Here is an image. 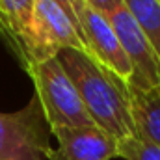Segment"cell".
Here are the masks:
<instances>
[{
	"instance_id": "6da1fadb",
	"label": "cell",
	"mask_w": 160,
	"mask_h": 160,
	"mask_svg": "<svg viewBox=\"0 0 160 160\" xmlns=\"http://www.w3.org/2000/svg\"><path fill=\"white\" fill-rule=\"evenodd\" d=\"M56 58L75 84L80 101L97 128L104 130L116 140H125L138 134L125 84L95 63L84 50L67 48Z\"/></svg>"
},
{
	"instance_id": "7a4b0ae2",
	"label": "cell",
	"mask_w": 160,
	"mask_h": 160,
	"mask_svg": "<svg viewBox=\"0 0 160 160\" xmlns=\"http://www.w3.org/2000/svg\"><path fill=\"white\" fill-rule=\"evenodd\" d=\"M24 71L34 82V97L39 101L48 128L95 127L80 101L75 84L58 58L26 63Z\"/></svg>"
},
{
	"instance_id": "3957f363",
	"label": "cell",
	"mask_w": 160,
	"mask_h": 160,
	"mask_svg": "<svg viewBox=\"0 0 160 160\" xmlns=\"http://www.w3.org/2000/svg\"><path fill=\"white\" fill-rule=\"evenodd\" d=\"M67 48L86 52L77 26L56 0H36L28 36L17 56L21 65L56 58Z\"/></svg>"
},
{
	"instance_id": "277c9868",
	"label": "cell",
	"mask_w": 160,
	"mask_h": 160,
	"mask_svg": "<svg viewBox=\"0 0 160 160\" xmlns=\"http://www.w3.org/2000/svg\"><path fill=\"white\" fill-rule=\"evenodd\" d=\"M50 128L36 97L17 112H0V160H48Z\"/></svg>"
},
{
	"instance_id": "5b68a950",
	"label": "cell",
	"mask_w": 160,
	"mask_h": 160,
	"mask_svg": "<svg viewBox=\"0 0 160 160\" xmlns=\"http://www.w3.org/2000/svg\"><path fill=\"white\" fill-rule=\"evenodd\" d=\"M77 24L86 54L121 84L128 86L132 80V65L108 17L82 0L77 8Z\"/></svg>"
},
{
	"instance_id": "8992f818",
	"label": "cell",
	"mask_w": 160,
	"mask_h": 160,
	"mask_svg": "<svg viewBox=\"0 0 160 160\" xmlns=\"http://www.w3.org/2000/svg\"><path fill=\"white\" fill-rule=\"evenodd\" d=\"M106 17L132 65V80L127 88L138 91L160 88V56L125 6H119Z\"/></svg>"
},
{
	"instance_id": "52a82bcc",
	"label": "cell",
	"mask_w": 160,
	"mask_h": 160,
	"mask_svg": "<svg viewBox=\"0 0 160 160\" xmlns=\"http://www.w3.org/2000/svg\"><path fill=\"white\" fill-rule=\"evenodd\" d=\"M58 149L48 160H114L119 157V140L97 127H58L50 128Z\"/></svg>"
},
{
	"instance_id": "ba28073f",
	"label": "cell",
	"mask_w": 160,
	"mask_h": 160,
	"mask_svg": "<svg viewBox=\"0 0 160 160\" xmlns=\"http://www.w3.org/2000/svg\"><path fill=\"white\" fill-rule=\"evenodd\" d=\"M127 89L136 132L160 147V88L149 91H138L132 88Z\"/></svg>"
},
{
	"instance_id": "9c48e42d",
	"label": "cell",
	"mask_w": 160,
	"mask_h": 160,
	"mask_svg": "<svg viewBox=\"0 0 160 160\" xmlns=\"http://www.w3.org/2000/svg\"><path fill=\"white\" fill-rule=\"evenodd\" d=\"M36 0H0V30L19 56L28 36Z\"/></svg>"
},
{
	"instance_id": "30bf717a",
	"label": "cell",
	"mask_w": 160,
	"mask_h": 160,
	"mask_svg": "<svg viewBox=\"0 0 160 160\" xmlns=\"http://www.w3.org/2000/svg\"><path fill=\"white\" fill-rule=\"evenodd\" d=\"M160 56V4L157 0H121Z\"/></svg>"
},
{
	"instance_id": "8fae6325",
	"label": "cell",
	"mask_w": 160,
	"mask_h": 160,
	"mask_svg": "<svg viewBox=\"0 0 160 160\" xmlns=\"http://www.w3.org/2000/svg\"><path fill=\"white\" fill-rule=\"evenodd\" d=\"M123 160H160V147L140 134L119 140V157Z\"/></svg>"
},
{
	"instance_id": "7c38bea8",
	"label": "cell",
	"mask_w": 160,
	"mask_h": 160,
	"mask_svg": "<svg viewBox=\"0 0 160 160\" xmlns=\"http://www.w3.org/2000/svg\"><path fill=\"white\" fill-rule=\"evenodd\" d=\"M84 2L89 4L93 9H97V11L102 13V15H108V13H112L114 9H118L119 6H123L121 0H84Z\"/></svg>"
},
{
	"instance_id": "4fadbf2b",
	"label": "cell",
	"mask_w": 160,
	"mask_h": 160,
	"mask_svg": "<svg viewBox=\"0 0 160 160\" xmlns=\"http://www.w3.org/2000/svg\"><path fill=\"white\" fill-rule=\"evenodd\" d=\"M56 2L63 8V11L69 15V19L73 21V24H75L77 30H78V24H77V8L80 6L82 0H56Z\"/></svg>"
},
{
	"instance_id": "5bb4252c",
	"label": "cell",
	"mask_w": 160,
	"mask_h": 160,
	"mask_svg": "<svg viewBox=\"0 0 160 160\" xmlns=\"http://www.w3.org/2000/svg\"><path fill=\"white\" fill-rule=\"evenodd\" d=\"M157 2H158V4H160V0H157Z\"/></svg>"
}]
</instances>
